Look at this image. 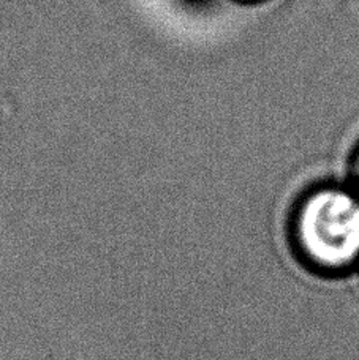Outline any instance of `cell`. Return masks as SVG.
<instances>
[{
	"instance_id": "obj_1",
	"label": "cell",
	"mask_w": 359,
	"mask_h": 360,
	"mask_svg": "<svg viewBox=\"0 0 359 360\" xmlns=\"http://www.w3.org/2000/svg\"><path fill=\"white\" fill-rule=\"evenodd\" d=\"M294 239L307 262L342 272L359 262V198L341 188L313 193L293 223Z\"/></svg>"
}]
</instances>
